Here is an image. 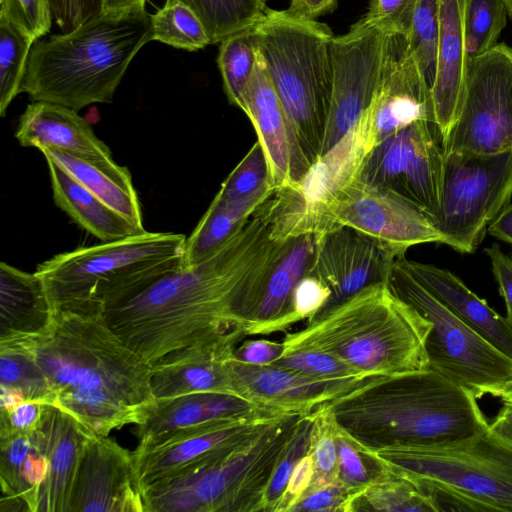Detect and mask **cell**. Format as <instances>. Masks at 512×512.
Segmentation results:
<instances>
[{"mask_svg":"<svg viewBox=\"0 0 512 512\" xmlns=\"http://www.w3.org/2000/svg\"><path fill=\"white\" fill-rule=\"evenodd\" d=\"M51 405L71 415L95 436L127 424H139L148 409L136 407L104 389L69 388L55 394Z\"/></svg>","mask_w":512,"mask_h":512,"instance_id":"836d02e7","label":"cell"},{"mask_svg":"<svg viewBox=\"0 0 512 512\" xmlns=\"http://www.w3.org/2000/svg\"><path fill=\"white\" fill-rule=\"evenodd\" d=\"M437 512L432 499L411 480L377 473L362 489L353 492L345 512Z\"/></svg>","mask_w":512,"mask_h":512,"instance_id":"d590c367","label":"cell"},{"mask_svg":"<svg viewBox=\"0 0 512 512\" xmlns=\"http://www.w3.org/2000/svg\"><path fill=\"white\" fill-rule=\"evenodd\" d=\"M373 147L370 107L330 150L311 165L299 185L293 187L304 205L312 230L318 213L338 191L357 178Z\"/></svg>","mask_w":512,"mask_h":512,"instance_id":"d4e9b609","label":"cell"},{"mask_svg":"<svg viewBox=\"0 0 512 512\" xmlns=\"http://www.w3.org/2000/svg\"><path fill=\"white\" fill-rule=\"evenodd\" d=\"M430 330L431 322L395 295L386 281L324 307L280 342L283 351L314 349L363 375L391 376L428 369L425 343Z\"/></svg>","mask_w":512,"mask_h":512,"instance_id":"3957f363","label":"cell"},{"mask_svg":"<svg viewBox=\"0 0 512 512\" xmlns=\"http://www.w3.org/2000/svg\"><path fill=\"white\" fill-rule=\"evenodd\" d=\"M440 142L433 122H414L375 145L357 178L397 194L435 223L444 172V149Z\"/></svg>","mask_w":512,"mask_h":512,"instance_id":"5bb4252c","label":"cell"},{"mask_svg":"<svg viewBox=\"0 0 512 512\" xmlns=\"http://www.w3.org/2000/svg\"><path fill=\"white\" fill-rule=\"evenodd\" d=\"M388 32L362 17L347 33L334 36L332 93L320 156L371 107L380 82Z\"/></svg>","mask_w":512,"mask_h":512,"instance_id":"9a60e30c","label":"cell"},{"mask_svg":"<svg viewBox=\"0 0 512 512\" xmlns=\"http://www.w3.org/2000/svg\"><path fill=\"white\" fill-rule=\"evenodd\" d=\"M260 59L311 165L319 158L333 84L331 29L268 9L252 28Z\"/></svg>","mask_w":512,"mask_h":512,"instance_id":"ba28073f","label":"cell"},{"mask_svg":"<svg viewBox=\"0 0 512 512\" xmlns=\"http://www.w3.org/2000/svg\"><path fill=\"white\" fill-rule=\"evenodd\" d=\"M268 365L286 368L316 378L371 377L355 371L331 354L314 349L283 351L277 359Z\"/></svg>","mask_w":512,"mask_h":512,"instance_id":"bcb514c9","label":"cell"},{"mask_svg":"<svg viewBox=\"0 0 512 512\" xmlns=\"http://www.w3.org/2000/svg\"><path fill=\"white\" fill-rule=\"evenodd\" d=\"M336 225L352 228L396 259L408 248L442 243L434 220L397 194L354 179L338 191L313 221L315 233Z\"/></svg>","mask_w":512,"mask_h":512,"instance_id":"4fadbf2b","label":"cell"},{"mask_svg":"<svg viewBox=\"0 0 512 512\" xmlns=\"http://www.w3.org/2000/svg\"><path fill=\"white\" fill-rule=\"evenodd\" d=\"M69 173L82 186L144 232L140 202L129 169L116 164L113 158L82 156L56 149L41 150Z\"/></svg>","mask_w":512,"mask_h":512,"instance_id":"f1b7e54d","label":"cell"},{"mask_svg":"<svg viewBox=\"0 0 512 512\" xmlns=\"http://www.w3.org/2000/svg\"><path fill=\"white\" fill-rule=\"evenodd\" d=\"M468 1L439 3L437 68L431 95L442 146L456 122L465 91L469 66L465 45Z\"/></svg>","mask_w":512,"mask_h":512,"instance_id":"7402d4cb","label":"cell"},{"mask_svg":"<svg viewBox=\"0 0 512 512\" xmlns=\"http://www.w3.org/2000/svg\"><path fill=\"white\" fill-rule=\"evenodd\" d=\"M152 40L145 8L102 12L68 33L37 40L30 52L22 92L79 111L111 103L129 64Z\"/></svg>","mask_w":512,"mask_h":512,"instance_id":"277c9868","label":"cell"},{"mask_svg":"<svg viewBox=\"0 0 512 512\" xmlns=\"http://www.w3.org/2000/svg\"><path fill=\"white\" fill-rule=\"evenodd\" d=\"M313 411L303 420L272 474L266 497V511L275 512L296 462L309 451Z\"/></svg>","mask_w":512,"mask_h":512,"instance_id":"7dc6e473","label":"cell"},{"mask_svg":"<svg viewBox=\"0 0 512 512\" xmlns=\"http://www.w3.org/2000/svg\"><path fill=\"white\" fill-rule=\"evenodd\" d=\"M228 373L234 395L278 413H310L376 377L316 378L273 365L245 363L234 355L228 360Z\"/></svg>","mask_w":512,"mask_h":512,"instance_id":"e0dca14e","label":"cell"},{"mask_svg":"<svg viewBox=\"0 0 512 512\" xmlns=\"http://www.w3.org/2000/svg\"><path fill=\"white\" fill-rule=\"evenodd\" d=\"M443 149L484 155L512 149V47L506 43L469 60L459 114Z\"/></svg>","mask_w":512,"mask_h":512,"instance_id":"7c38bea8","label":"cell"},{"mask_svg":"<svg viewBox=\"0 0 512 512\" xmlns=\"http://www.w3.org/2000/svg\"><path fill=\"white\" fill-rule=\"evenodd\" d=\"M47 403L25 399L7 411H0V434L28 433L38 429Z\"/></svg>","mask_w":512,"mask_h":512,"instance_id":"db71d44e","label":"cell"},{"mask_svg":"<svg viewBox=\"0 0 512 512\" xmlns=\"http://www.w3.org/2000/svg\"><path fill=\"white\" fill-rule=\"evenodd\" d=\"M376 473L411 480L436 511L512 512V443L490 430L439 445L360 451Z\"/></svg>","mask_w":512,"mask_h":512,"instance_id":"52a82bcc","label":"cell"},{"mask_svg":"<svg viewBox=\"0 0 512 512\" xmlns=\"http://www.w3.org/2000/svg\"><path fill=\"white\" fill-rule=\"evenodd\" d=\"M269 183L268 162L262 145L257 141L222 183L214 199L222 202L243 200Z\"/></svg>","mask_w":512,"mask_h":512,"instance_id":"f6af8a7d","label":"cell"},{"mask_svg":"<svg viewBox=\"0 0 512 512\" xmlns=\"http://www.w3.org/2000/svg\"><path fill=\"white\" fill-rule=\"evenodd\" d=\"M15 137L23 147L56 149L72 154L112 158L109 147L83 117L65 106L33 101L19 118Z\"/></svg>","mask_w":512,"mask_h":512,"instance_id":"4316f807","label":"cell"},{"mask_svg":"<svg viewBox=\"0 0 512 512\" xmlns=\"http://www.w3.org/2000/svg\"><path fill=\"white\" fill-rule=\"evenodd\" d=\"M335 426L339 480L349 490L357 492L374 477V474L365 464L364 455L337 427L336 423Z\"/></svg>","mask_w":512,"mask_h":512,"instance_id":"681fc988","label":"cell"},{"mask_svg":"<svg viewBox=\"0 0 512 512\" xmlns=\"http://www.w3.org/2000/svg\"><path fill=\"white\" fill-rule=\"evenodd\" d=\"M488 394L495 397H500L503 402L512 404V378L502 385L490 389Z\"/></svg>","mask_w":512,"mask_h":512,"instance_id":"e7e4bbea","label":"cell"},{"mask_svg":"<svg viewBox=\"0 0 512 512\" xmlns=\"http://www.w3.org/2000/svg\"><path fill=\"white\" fill-rule=\"evenodd\" d=\"M258 61L252 28L233 34L220 42L217 57L224 91L229 102L240 106L241 98Z\"/></svg>","mask_w":512,"mask_h":512,"instance_id":"f35d334b","label":"cell"},{"mask_svg":"<svg viewBox=\"0 0 512 512\" xmlns=\"http://www.w3.org/2000/svg\"><path fill=\"white\" fill-rule=\"evenodd\" d=\"M331 300V291L317 277L307 273L295 288L290 325L309 320L326 307Z\"/></svg>","mask_w":512,"mask_h":512,"instance_id":"f907efd6","label":"cell"},{"mask_svg":"<svg viewBox=\"0 0 512 512\" xmlns=\"http://www.w3.org/2000/svg\"><path fill=\"white\" fill-rule=\"evenodd\" d=\"M512 195V149L498 154L444 153L441 201L435 227L442 244L474 253L490 223Z\"/></svg>","mask_w":512,"mask_h":512,"instance_id":"8fae6325","label":"cell"},{"mask_svg":"<svg viewBox=\"0 0 512 512\" xmlns=\"http://www.w3.org/2000/svg\"><path fill=\"white\" fill-rule=\"evenodd\" d=\"M52 318L50 302L38 275L0 263V342L42 333Z\"/></svg>","mask_w":512,"mask_h":512,"instance_id":"f546056e","label":"cell"},{"mask_svg":"<svg viewBox=\"0 0 512 512\" xmlns=\"http://www.w3.org/2000/svg\"><path fill=\"white\" fill-rule=\"evenodd\" d=\"M146 0H103L104 12L145 8Z\"/></svg>","mask_w":512,"mask_h":512,"instance_id":"be15d7a7","label":"cell"},{"mask_svg":"<svg viewBox=\"0 0 512 512\" xmlns=\"http://www.w3.org/2000/svg\"><path fill=\"white\" fill-rule=\"evenodd\" d=\"M52 17L68 33L104 11L103 0H49Z\"/></svg>","mask_w":512,"mask_h":512,"instance_id":"f5cc1de1","label":"cell"},{"mask_svg":"<svg viewBox=\"0 0 512 512\" xmlns=\"http://www.w3.org/2000/svg\"><path fill=\"white\" fill-rule=\"evenodd\" d=\"M417 0H370L366 21L388 30L409 32Z\"/></svg>","mask_w":512,"mask_h":512,"instance_id":"816d5d0a","label":"cell"},{"mask_svg":"<svg viewBox=\"0 0 512 512\" xmlns=\"http://www.w3.org/2000/svg\"><path fill=\"white\" fill-rule=\"evenodd\" d=\"M48 473L39 496L38 512H69L78 468L95 435L60 408L47 404L39 426Z\"/></svg>","mask_w":512,"mask_h":512,"instance_id":"cb8c5ba5","label":"cell"},{"mask_svg":"<svg viewBox=\"0 0 512 512\" xmlns=\"http://www.w3.org/2000/svg\"><path fill=\"white\" fill-rule=\"evenodd\" d=\"M0 387L24 399L51 404L48 381L30 348L20 341L0 342Z\"/></svg>","mask_w":512,"mask_h":512,"instance_id":"74e56055","label":"cell"},{"mask_svg":"<svg viewBox=\"0 0 512 512\" xmlns=\"http://www.w3.org/2000/svg\"><path fill=\"white\" fill-rule=\"evenodd\" d=\"M401 264L466 325L512 359V323L456 275L434 265L399 258Z\"/></svg>","mask_w":512,"mask_h":512,"instance_id":"484cf974","label":"cell"},{"mask_svg":"<svg viewBox=\"0 0 512 512\" xmlns=\"http://www.w3.org/2000/svg\"><path fill=\"white\" fill-rule=\"evenodd\" d=\"M308 414H280L197 466L145 488L146 512L266 511L272 474Z\"/></svg>","mask_w":512,"mask_h":512,"instance_id":"8992f818","label":"cell"},{"mask_svg":"<svg viewBox=\"0 0 512 512\" xmlns=\"http://www.w3.org/2000/svg\"><path fill=\"white\" fill-rule=\"evenodd\" d=\"M484 251L491 260L493 274L506 303L507 319L512 323V259L496 244Z\"/></svg>","mask_w":512,"mask_h":512,"instance_id":"680465c9","label":"cell"},{"mask_svg":"<svg viewBox=\"0 0 512 512\" xmlns=\"http://www.w3.org/2000/svg\"><path fill=\"white\" fill-rule=\"evenodd\" d=\"M152 40L187 51H197L211 44L194 12L176 0H166L164 6L151 15Z\"/></svg>","mask_w":512,"mask_h":512,"instance_id":"60d3db41","label":"cell"},{"mask_svg":"<svg viewBox=\"0 0 512 512\" xmlns=\"http://www.w3.org/2000/svg\"><path fill=\"white\" fill-rule=\"evenodd\" d=\"M440 0H417L407 33L413 54L432 89L437 68Z\"/></svg>","mask_w":512,"mask_h":512,"instance_id":"ee69618b","label":"cell"},{"mask_svg":"<svg viewBox=\"0 0 512 512\" xmlns=\"http://www.w3.org/2000/svg\"><path fill=\"white\" fill-rule=\"evenodd\" d=\"M188 6L202 23L211 44L254 28L266 15L265 0H176Z\"/></svg>","mask_w":512,"mask_h":512,"instance_id":"8d00e7d4","label":"cell"},{"mask_svg":"<svg viewBox=\"0 0 512 512\" xmlns=\"http://www.w3.org/2000/svg\"><path fill=\"white\" fill-rule=\"evenodd\" d=\"M18 341L33 352L52 400L69 388L104 389L143 409L155 400L151 365L124 343L102 314L53 313L42 333Z\"/></svg>","mask_w":512,"mask_h":512,"instance_id":"9c48e42d","label":"cell"},{"mask_svg":"<svg viewBox=\"0 0 512 512\" xmlns=\"http://www.w3.org/2000/svg\"><path fill=\"white\" fill-rule=\"evenodd\" d=\"M505 7L507 9V14L512 20V0H503Z\"/></svg>","mask_w":512,"mask_h":512,"instance_id":"03108f58","label":"cell"},{"mask_svg":"<svg viewBox=\"0 0 512 512\" xmlns=\"http://www.w3.org/2000/svg\"><path fill=\"white\" fill-rule=\"evenodd\" d=\"M239 108L256 130L268 162L272 185L275 188L299 185L311 163L302 150L259 53Z\"/></svg>","mask_w":512,"mask_h":512,"instance_id":"d6986e66","label":"cell"},{"mask_svg":"<svg viewBox=\"0 0 512 512\" xmlns=\"http://www.w3.org/2000/svg\"><path fill=\"white\" fill-rule=\"evenodd\" d=\"M0 20L17 26L37 41L50 31L53 17L49 0H0Z\"/></svg>","mask_w":512,"mask_h":512,"instance_id":"c3c4849f","label":"cell"},{"mask_svg":"<svg viewBox=\"0 0 512 512\" xmlns=\"http://www.w3.org/2000/svg\"><path fill=\"white\" fill-rule=\"evenodd\" d=\"M476 399L466 388L424 369L373 377L324 405L361 451L472 437L489 426Z\"/></svg>","mask_w":512,"mask_h":512,"instance_id":"7a4b0ae2","label":"cell"},{"mask_svg":"<svg viewBox=\"0 0 512 512\" xmlns=\"http://www.w3.org/2000/svg\"><path fill=\"white\" fill-rule=\"evenodd\" d=\"M239 343L237 339L228 338L186 347L164 356L151 365L154 399L207 392L233 394L228 360Z\"/></svg>","mask_w":512,"mask_h":512,"instance_id":"603a6c76","label":"cell"},{"mask_svg":"<svg viewBox=\"0 0 512 512\" xmlns=\"http://www.w3.org/2000/svg\"><path fill=\"white\" fill-rule=\"evenodd\" d=\"M503 0H469L466 10V53L469 60L492 49L506 26Z\"/></svg>","mask_w":512,"mask_h":512,"instance_id":"7bdbcfd3","label":"cell"},{"mask_svg":"<svg viewBox=\"0 0 512 512\" xmlns=\"http://www.w3.org/2000/svg\"><path fill=\"white\" fill-rule=\"evenodd\" d=\"M283 351L281 342L267 339L243 340L234 350L236 359L257 365H268Z\"/></svg>","mask_w":512,"mask_h":512,"instance_id":"6f0895ef","label":"cell"},{"mask_svg":"<svg viewBox=\"0 0 512 512\" xmlns=\"http://www.w3.org/2000/svg\"><path fill=\"white\" fill-rule=\"evenodd\" d=\"M185 241L183 234L144 231L57 254L35 273L52 314L99 315L183 268Z\"/></svg>","mask_w":512,"mask_h":512,"instance_id":"5b68a950","label":"cell"},{"mask_svg":"<svg viewBox=\"0 0 512 512\" xmlns=\"http://www.w3.org/2000/svg\"><path fill=\"white\" fill-rule=\"evenodd\" d=\"M387 284L431 322L425 349L428 369L466 388L476 398L512 378V359L466 325L395 260Z\"/></svg>","mask_w":512,"mask_h":512,"instance_id":"30bf717a","label":"cell"},{"mask_svg":"<svg viewBox=\"0 0 512 512\" xmlns=\"http://www.w3.org/2000/svg\"><path fill=\"white\" fill-rule=\"evenodd\" d=\"M313 474V459L307 453L294 465L275 512L291 511L309 488Z\"/></svg>","mask_w":512,"mask_h":512,"instance_id":"9f6ffc18","label":"cell"},{"mask_svg":"<svg viewBox=\"0 0 512 512\" xmlns=\"http://www.w3.org/2000/svg\"><path fill=\"white\" fill-rule=\"evenodd\" d=\"M335 421L324 404L313 411L309 451L314 474L307 492L339 481L338 456L335 442Z\"/></svg>","mask_w":512,"mask_h":512,"instance_id":"b9f144b4","label":"cell"},{"mask_svg":"<svg viewBox=\"0 0 512 512\" xmlns=\"http://www.w3.org/2000/svg\"><path fill=\"white\" fill-rule=\"evenodd\" d=\"M420 120L434 123L431 87L413 54L407 33L389 30L380 82L371 105L374 146Z\"/></svg>","mask_w":512,"mask_h":512,"instance_id":"2e32d148","label":"cell"},{"mask_svg":"<svg viewBox=\"0 0 512 512\" xmlns=\"http://www.w3.org/2000/svg\"><path fill=\"white\" fill-rule=\"evenodd\" d=\"M292 237L273 192L204 261L164 276L102 316L149 365L190 346L242 342L267 277Z\"/></svg>","mask_w":512,"mask_h":512,"instance_id":"6da1fadb","label":"cell"},{"mask_svg":"<svg viewBox=\"0 0 512 512\" xmlns=\"http://www.w3.org/2000/svg\"><path fill=\"white\" fill-rule=\"evenodd\" d=\"M269 183L248 198L235 202L213 199L184 246L183 268L193 267L219 249L274 192Z\"/></svg>","mask_w":512,"mask_h":512,"instance_id":"d6a6232c","label":"cell"},{"mask_svg":"<svg viewBox=\"0 0 512 512\" xmlns=\"http://www.w3.org/2000/svg\"><path fill=\"white\" fill-rule=\"evenodd\" d=\"M46 161L55 204L81 228L102 242L141 233L63 168L50 159Z\"/></svg>","mask_w":512,"mask_h":512,"instance_id":"1f68e13d","label":"cell"},{"mask_svg":"<svg viewBox=\"0 0 512 512\" xmlns=\"http://www.w3.org/2000/svg\"><path fill=\"white\" fill-rule=\"evenodd\" d=\"M280 414L207 422L153 446L137 447L133 454L141 490L197 466Z\"/></svg>","mask_w":512,"mask_h":512,"instance_id":"44dd1931","label":"cell"},{"mask_svg":"<svg viewBox=\"0 0 512 512\" xmlns=\"http://www.w3.org/2000/svg\"><path fill=\"white\" fill-rule=\"evenodd\" d=\"M337 0H290L287 13L303 20H316L334 10Z\"/></svg>","mask_w":512,"mask_h":512,"instance_id":"91938a15","label":"cell"},{"mask_svg":"<svg viewBox=\"0 0 512 512\" xmlns=\"http://www.w3.org/2000/svg\"><path fill=\"white\" fill-rule=\"evenodd\" d=\"M48 462L39 427L28 433L0 434L2 496L18 499L29 512H38L39 496Z\"/></svg>","mask_w":512,"mask_h":512,"instance_id":"4dcf8cb0","label":"cell"},{"mask_svg":"<svg viewBox=\"0 0 512 512\" xmlns=\"http://www.w3.org/2000/svg\"><path fill=\"white\" fill-rule=\"evenodd\" d=\"M36 40L17 26L0 20V115L21 93L30 52Z\"/></svg>","mask_w":512,"mask_h":512,"instance_id":"ab89813d","label":"cell"},{"mask_svg":"<svg viewBox=\"0 0 512 512\" xmlns=\"http://www.w3.org/2000/svg\"><path fill=\"white\" fill-rule=\"evenodd\" d=\"M352 493L339 480L305 493L291 511L345 512L347 501Z\"/></svg>","mask_w":512,"mask_h":512,"instance_id":"11a10c76","label":"cell"},{"mask_svg":"<svg viewBox=\"0 0 512 512\" xmlns=\"http://www.w3.org/2000/svg\"><path fill=\"white\" fill-rule=\"evenodd\" d=\"M69 512H146L133 451L108 436L93 437L78 468Z\"/></svg>","mask_w":512,"mask_h":512,"instance_id":"ac0fdd59","label":"cell"},{"mask_svg":"<svg viewBox=\"0 0 512 512\" xmlns=\"http://www.w3.org/2000/svg\"><path fill=\"white\" fill-rule=\"evenodd\" d=\"M487 232L491 236L512 245V204H508L490 223Z\"/></svg>","mask_w":512,"mask_h":512,"instance_id":"94428289","label":"cell"},{"mask_svg":"<svg viewBox=\"0 0 512 512\" xmlns=\"http://www.w3.org/2000/svg\"><path fill=\"white\" fill-rule=\"evenodd\" d=\"M207 393L155 399L136 425L138 447L153 446L185 430L215 422L209 417Z\"/></svg>","mask_w":512,"mask_h":512,"instance_id":"e575fe53","label":"cell"},{"mask_svg":"<svg viewBox=\"0 0 512 512\" xmlns=\"http://www.w3.org/2000/svg\"><path fill=\"white\" fill-rule=\"evenodd\" d=\"M315 235V253L308 273L331 291L328 305L371 284L387 281L396 258L369 238L342 225Z\"/></svg>","mask_w":512,"mask_h":512,"instance_id":"ffe728a7","label":"cell"},{"mask_svg":"<svg viewBox=\"0 0 512 512\" xmlns=\"http://www.w3.org/2000/svg\"><path fill=\"white\" fill-rule=\"evenodd\" d=\"M491 431L512 443V404L504 402L503 407L489 423Z\"/></svg>","mask_w":512,"mask_h":512,"instance_id":"6125c7cd","label":"cell"},{"mask_svg":"<svg viewBox=\"0 0 512 512\" xmlns=\"http://www.w3.org/2000/svg\"><path fill=\"white\" fill-rule=\"evenodd\" d=\"M315 246L314 232H305L291 238L267 277L251 320L249 336L269 335L291 326L293 294L311 267Z\"/></svg>","mask_w":512,"mask_h":512,"instance_id":"83f0119b","label":"cell"}]
</instances>
